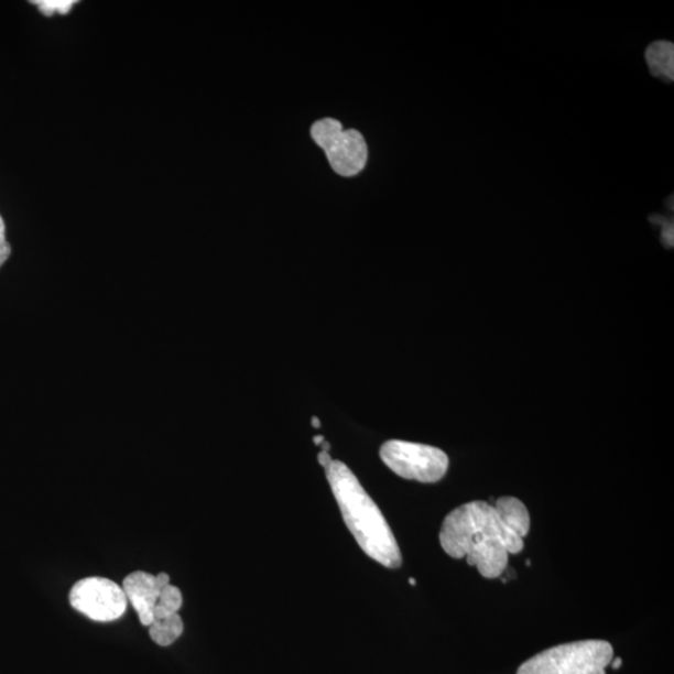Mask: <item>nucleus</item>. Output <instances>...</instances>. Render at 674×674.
<instances>
[{
	"instance_id": "nucleus-4",
	"label": "nucleus",
	"mask_w": 674,
	"mask_h": 674,
	"mask_svg": "<svg viewBox=\"0 0 674 674\" xmlns=\"http://www.w3.org/2000/svg\"><path fill=\"white\" fill-rule=\"evenodd\" d=\"M380 457L402 479L435 483L448 470V457L434 446L390 439L380 448Z\"/></svg>"
},
{
	"instance_id": "nucleus-1",
	"label": "nucleus",
	"mask_w": 674,
	"mask_h": 674,
	"mask_svg": "<svg viewBox=\"0 0 674 674\" xmlns=\"http://www.w3.org/2000/svg\"><path fill=\"white\" fill-rule=\"evenodd\" d=\"M439 543L449 557L466 558L485 578L500 577L510 555L520 554L523 539L501 521L492 504L468 502L449 512L439 532Z\"/></svg>"
},
{
	"instance_id": "nucleus-18",
	"label": "nucleus",
	"mask_w": 674,
	"mask_h": 674,
	"mask_svg": "<svg viewBox=\"0 0 674 674\" xmlns=\"http://www.w3.org/2000/svg\"><path fill=\"white\" fill-rule=\"evenodd\" d=\"M312 423L315 428H320V420H318L317 417H313Z\"/></svg>"
},
{
	"instance_id": "nucleus-16",
	"label": "nucleus",
	"mask_w": 674,
	"mask_h": 674,
	"mask_svg": "<svg viewBox=\"0 0 674 674\" xmlns=\"http://www.w3.org/2000/svg\"><path fill=\"white\" fill-rule=\"evenodd\" d=\"M611 666L613 670H618L622 666V660L621 659H617V660H612L611 662Z\"/></svg>"
},
{
	"instance_id": "nucleus-6",
	"label": "nucleus",
	"mask_w": 674,
	"mask_h": 674,
	"mask_svg": "<svg viewBox=\"0 0 674 674\" xmlns=\"http://www.w3.org/2000/svg\"><path fill=\"white\" fill-rule=\"evenodd\" d=\"M69 601L75 610L97 622L119 620L128 607L123 587L101 577H88L75 584Z\"/></svg>"
},
{
	"instance_id": "nucleus-17",
	"label": "nucleus",
	"mask_w": 674,
	"mask_h": 674,
	"mask_svg": "<svg viewBox=\"0 0 674 674\" xmlns=\"http://www.w3.org/2000/svg\"><path fill=\"white\" fill-rule=\"evenodd\" d=\"M324 442H325V438H324V436H322V435H318V436H315V437H314V443H315V445H317V446H320V445H322Z\"/></svg>"
},
{
	"instance_id": "nucleus-14",
	"label": "nucleus",
	"mask_w": 674,
	"mask_h": 674,
	"mask_svg": "<svg viewBox=\"0 0 674 674\" xmlns=\"http://www.w3.org/2000/svg\"><path fill=\"white\" fill-rule=\"evenodd\" d=\"M673 224L671 222H666L664 224V229L662 231V241L664 243V246H666L667 248H672L673 247Z\"/></svg>"
},
{
	"instance_id": "nucleus-13",
	"label": "nucleus",
	"mask_w": 674,
	"mask_h": 674,
	"mask_svg": "<svg viewBox=\"0 0 674 674\" xmlns=\"http://www.w3.org/2000/svg\"><path fill=\"white\" fill-rule=\"evenodd\" d=\"M12 247L6 238V222L0 215V268L4 265V262L11 257Z\"/></svg>"
},
{
	"instance_id": "nucleus-19",
	"label": "nucleus",
	"mask_w": 674,
	"mask_h": 674,
	"mask_svg": "<svg viewBox=\"0 0 674 674\" xmlns=\"http://www.w3.org/2000/svg\"><path fill=\"white\" fill-rule=\"evenodd\" d=\"M320 446H323V452H326V453L330 452L331 446L329 443L324 442Z\"/></svg>"
},
{
	"instance_id": "nucleus-12",
	"label": "nucleus",
	"mask_w": 674,
	"mask_h": 674,
	"mask_svg": "<svg viewBox=\"0 0 674 674\" xmlns=\"http://www.w3.org/2000/svg\"><path fill=\"white\" fill-rule=\"evenodd\" d=\"M33 3L46 17H52L54 13L68 14L75 4L74 0H36Z\"/></svg>"
},
{
	"instance_id": "nucleus-2",
	"label": "nucleus",
	"mask_w": 674,
	"mask_h": 674,
	"mask_svg": "<svg viewBox=\"0 0 674 674\" xmlns=\"http://www.w3.org/2000/svg\"><path fill=\"white\" fill-rule=\"evenodd\" d=\"M326 476L346 526L365 554L382 566L399 568L402 556L396 539L358 477L341 461H333L326 468Z\"/></svg>"
},
{
	"instance_id": "nucleus-11",
	"label": "nucleus",
	"mask_w": 674,
	"mask_h": 674,
	"mask_svg": "<svg viewBox=\"0 0 674 674\" xmlns=\"http://www.w3.org/2000/svg\"><path fill=\"white\" fill-rule=\"evenodd\" d=\"M183 606V595L180 588L175 586L167 585L162 589L161 596H159L156 606L154 608L155 618H164L167 616L175 615L180 612Z\"/></svg>"
},
{
	"instance_id": "nucleus-8",
	"label": "nucleus",
	"mask_w": 674,
	"mask_h": 674,
	"mask_svg": "<svg viewBox=\"0 0 674 674\" xmlns=\"http://www.w3.org/2000/svg\"><path fill=\"white\" fill-rule=\"evenodd\" d=\"M493 508L498 511L501 521L522 539L526 537L531 528L530 513L522 501L511 496L496 501Z\"/></svg>"
},
{
	"instance_id": "nucleus-7",
	"label": "nucleus",
	"mask_w": 674,
	"mask_h": 674,
	"mask_svg": "<svg viewBox=\"0 0 674 674\" xmlns=\"http://www.w3.org/2000/svg\"><path fill=\"white\" fill-rule=\"evenodd\" d=\"M167 585H171V578L167 574L153 576L143 573V570H138V573L131 574L124 579L123 591L128 602L134 607L143 626L152 624L159 596Z\"/></svg>"
},
{
	"instance_id": "nucleus-10",
	"label": "nucleus",
	"mask_w": 674,
	"mask_h": 674,
	"mask_svg": "<svg viewBox=\"0 0 674 674\" xmlns=\"http://www.w3.org/2000/svg\"><path fill=\"white\" fill-rule=\"evenodd\" d=\"M184 623L180 613L167 616L164 618H155L152 624L149 626V634L152 640L167 648L173 644L183 634Z\"/></svg>"
},
{
	"instance_id": "nucleus-5",
	"label": "nucleus",
	"mask_w": 674,
	"mask_h": 674,
	"mask_svg": "<svg viewBox=\"0 0 674 674\" xmlns=\"http://www.w3.org/2000/svg\"><path fill=\"white\" fill-rule=\"evenodd\" d=\"M312 137L324 150L335 173L355 176L367 165L368 145L358 130H344L340 121L325 118L313 126Z\"/></svg>"
},
{
	"instance_id": "nucleus-9",
	"label": "nucleus",
	"mask_w": 674,
	"mask_h": 674,
	"mask_svg": "<svg viewBox=\"0 0 674 674\" xmlns=\"http://www.w3.org/2000/svg\"><path fill=\"white\" fill-rule=\"evenodd\" d=\"M645 62L653 77L666 81L674 79V45L668 41H657L649 45L644 53Z\"/></svg>"
},
{
	"instance_id": "nucleus-15",
	"label": "nucleus",
	"mask_w": 674,
	"mask_h": 674,
	"mask_svg": "<svg viewBox=\"0 0 674 674\" xmlns=\"http://www.w3.org/2000/svg\"><path fill=\"white\" fill-rule=\"evenodd\" d=\"M317 460H318V463H320V465H322L323 467H325V470H326V468H327V467H329V466H330V464L334 461V460H333V458H331V456H330V454H329V453H326V452H322L320 454H318V456H317Z\"/></svg>"
},
{
	"instance_id": "nucleus-3",
	"label": "nucleus",
	"mask_w": 674,
	"mask_h": 674,
	"mask_svg": "<svg viewBox=\"0 0 674 674\" xmlns=\"http://www.w3.org/2000/svg\"><path fill=\"white\" fill-rule=\"evenodd\" d=\"M613 660L610 642L587 640L559 644L521 664L518 674H606Z\"/></svg>"
},
{
	"instance_id": "nucleus-20",
	"label": "nucleus",
	"mask_w": 674,
	"mask_h": 674,
	"mask_svg": "<svg viewBox=\"0 0 674 674\" xmlns=\"http://www.w3.org/2000/svg\"><path fill=\"white\" fill-rule=\"evenodd\" d=\"M410 584H411V585H416L415 579H412V578H411V579H410Z\"/></svg>"
}]
</instances>
